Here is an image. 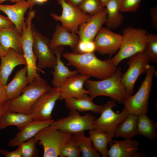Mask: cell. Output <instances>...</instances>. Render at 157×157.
<instances>
[{"label": "cell", "mask_w": 157, "mask_h": 157, "mask_svg": "<svg viewBox=\"0 0 157 157\" xmlns=\"http://www.w3.org/2000/svg\"><path fill=\"white\" fill-rule=\"evenodd\" d=\"M62 55L67 60V65L75 67L79 73L100 80L111 76L117 69L110 58L102 60L97 57L94 52L79 53L73 52Z\"/></svg>", "instance_id": "cell-1"}, {"label": "cell", "mask_w": 157, "mask_h": 157, "mask_svg": "<svg viewBox=\"0 0 157 157\" xmlns=\"http://www.w3.org/2000/svg\"><path fill=\"white\" fill-rule=\"evenodd\" d=\"M122 75L121 69L117 67L114 73L110 77L97 81L88 79L84 84L88 94L93 99L99 96H105L122 103L126 96L130 95L122 83Z\"/></svg>", "instance_id": "cell-2"}, {"label": "cell", "mask_w": 157, "mask_h": 157, "mask_svg": "<svg viewBox=\"0 0 157 157\" xmlns=\"http://www.w3.org/2000/svg\"><path fill=\"white\" fill-rule=\"evenodd\" d=\"M52 88L44 79L40 76L35 78L26 86L19 97L7 101L8 110L13 112L30 114L40 97Z\"/></svg>", "instance_id": "cell-3"}, {"label": "cell", "mask_w": 157, "mask_h": 157, "mask_svg": "<svg viewBox=\"0 0 157 157\" xmlns=\"http://www.w3.org/2000/svg\"><path fill=\"white\" fill-rule=\"evenodd\" d=\"M147 33L144 29L131 26L124 29L120 48L116 55L110 58L113 64L117 67L124 59L144 52L147 44Z\"/></svg>", "instance_id": "cell-4"}, {"label": "cell", "mask_w": 157, "mask_h": 157, "mask_svg": "<svg viewBox=\"0 0 157 157\" xmlns=\"http://www.w3.org/2000/svg\"><path fill=\"white\" fill-rule=\"evenodd\" d=\"M155 68L150 65L144 80L137 92L134 95H129L124 100V108L129 114L138 115L147 113L149 110V96L153 80L155 74Z\"/></svg>", "instance_id": "cell-5"}, {"label": "cell", "mask_w": 157, "mask_h": 157, "mask_svg": "<svg viewBox=\"0 0 157 157\" xmlns=\"http://www.w3.org/2000/svg\"><path fill=\"white\" fill-rule=\"evenodd\" d=\"M35 15V11L31 9L23 24L20 38L23 55L26 62L27 77L29 83L35 78L40 76L37 73L38 69L36 64L37 60L33 49V37L32 22Z\"/></svg>", "instance_id": "cell-6"}, {"label": "cell", "mask_w": 157, "mask_h": 157, "mask_svg": "<svg viewBox=\"0 0 157 157\" xmlns=\"http://www.w3.org/2000/svg\"><path fill=\"white\" fill-rule=\"evenodd\" d=\"M72 136L49 126L41 129L34 137L43 147V157H58Z\"/></svg>", "instance_id": "cell-7"}, {"label": "cell", "mask_w": 157, "mask_h": 157, "mask_svg": "<svg viewBox=\"0 0 157 157\" xmlns=\"http://www.w3.org/2000/svg\"><path fill=\"white\" fill-rule=\"evenodd\" d=\"M79 113L76 110L70 109L67 117L54 120L50 126L72 135L94 129L93 123L96 119L94 116L90 113L81 116Z\"/></svg>", "instance_id": "cell-8"}, {"label": "cell", "mask_w": 157, "mask_h": 157, "mask_svg": "<svg viewBox=\"0 0 157 157\" xmlns=\"http://www.w3.org/2000/svg\"><path fill=\"white\" fill-rule=\"evenodd\" d=\"M115 102L112 100L103 105L100 117L96 119L93 123L94 129L108 135L110 145L113 143V138L117 128L129 114L124 108L119 113L114 111L112 108L116 106Z\"/></svg>", "instance_id": "cell-9"}, {"label": "cell", "mask_w": 157, "mask_h": 157, "mask_svg": "<svg viewBox=\"0 0 157 157\" xmlns=\"http://www.w3.org/2000/svg\"><path fill=\"white\" fill-rule=\"evenodd\" d=\"M129 68L123 74L122 83L128 93L132 95L137 80L142 74H146L150 65V61L143 52L138 53L128 58Z\"/></svg>", "instance_id": "cell-10"}, {"label": "cell", "mask_w": 157, "mask_h": 157, "mask_svg": "<svg viewBox=\"0 0 157 157\" xmlns=\"http://www.w3.org/2000/svg\"><path fill=\"white\" fill-rule=\"evenodd\" d=\"M62 8L61 14L51 13L50 16L55 20L60 21L62 26L69 31L76 33L80 25L87 21L91 15L82 11L65 0H57Z\"/></svg>", "instance_id": "cell-11"}, {"label": "cell", "mask_w": 157, "mask_h": 157, "mask_svg": "<svg viewBox=\"0 0 157 157\" xmlns=\"http://www.w3.org/2000/svg\"><path fill=\"white\" fill-rule=\"evenodd\" d=\"M33 37V49L37 60L38 70L44 73L42 69L53 67L56 62L54 50L51 47L50 41L35 29L32 24Z\"/></svg>", "instance_id": "cell-12"}, {"label": "cell", "mask_w": 157, "mask_h": 157, "mask_svg": "<svg viewBox=\"0 0 157 157\" xmlns=\"http://www.w3.org/2000/svg\"><path fill=\"white\" fill-rule=\"evenodd\" d=\"M60 95V88L54 87L42 95L33 106L30 114L33 120L46 121L53 119L52 113Z\"/></svg>", "instance_id": "cell-13"}, {"label": "cell", "mask_w": 157, "mask_h": 157, "mask_svg": "<svg viewBox=\"0 0 157 157\" xmlns=\"http://www.w3.org/2000/svg\"><path fill=\"white\" fill-rule=\"evenodd\" d=\"M122 38L121 35L114 33L107 28L102 27L94 40L95 51L102 55L115 54L120 48Z\"/></svg>", "instance_id": "cell-14"}, {"label": "cell", "mask_w": 157, "mask_h": 157, "mask_svg": "<svg viewBox=\"0 0 157 157\" xmlns=\"http://www.w3.org/2000/svg\"><path fill=\"white\" fill-rule=\"evenodd\" d=\"M36 3L34 0H20L13 5L0 4V11L5 13L22 34L24 16L27 10Z\"/></svg>", "instance_id": "cell-15"}, {"label": "cell", "mask_w": 157, "mask_h": 157, "mask_svg": "<svg viewBox=\"0 0 157 157\" xmlns=\"http://www.w3.org/2000/svg\"><path fill=\"white\" fill-rule=\"evenodd\" d=\"M67 78L59 88L60 95L59 100L69 97L79 98L88 92L83 88L85 81L90 77L79 73Z\"/></svg>", "instance_id": "cell-16"}, {"label": "cell", "mask_w": 157, "mask_h": 157, "mask_svg": "<svg viewBox=\"0 0 157 157\" xmlns=\"http://www.w3.org/2000/svg\"><path fill=\"white\" fill-rule=\"evenodd\" d=\"M107 15L105 8L99 13L91 16L87 21L81 24L76 33L79 40L94 41L98 32L105 23Z\"/></svg>", "instance_id": "cell-17"}, {"label": "cell", "mask_w": 157, "mask_h": 157, "mask_svg": "<svg viewBox=\"0 0 157 157\" xmlns=\"http://www.w3.org/2000/svg\"><path fill=\"white\" fill-rule=\"evenodd\" d=\"M139 143L136 140L131 139L123 141L114 140L108 151L110 157H144V153L138 151Z\"/></svg>", "instance_id": "cell-18"}, {"label": "cell", "mask_w": 157, "mask_h": 157, "mask_svg": "<svg viewBox=\"0 0 157 157\" xmlns=\"http://www.w3.org/2000/svg\"><path fill=\"white\" fill-rule=\"evenodd\" d=\"M0 58V84L4 86L6 85L9 77L14 68L19 65H26V62L23 54L11 49Z\"/></svg>", "instance_id": "cell-19"}, {"label": "cell", "mask_w": 157, "mask_h": 157, "mask_svg": "<svg viewBox=\"0 0 157 157\" xmlns=\"http://www.w3.org/2000/svg\"><path fill=\"white\" fill-rule=\"evenodd\" d=\"M54 120H33L20 130L8 143L10 147H18L24 142L34 137L42 129L49 126Z\"/></svg>", "instance_id": "cell-20"}, {"label": "cell", "mask_w": 157, "mask_h": 157, "mask_svg": "<svg viewBox=\"0 0 157 157\" xmlns=\"http://www.w3.org/2000/svg\"><path fill=\"white\" fill-rule=\"evenodd\" d=\"M64 49L63 46L53 49L56 58V63L53 67L54 70L52 71L53 75L52 84L54 87L59 88L67 78L79 73L76 69L70 70L62 60L61 56Z\"/></svg>", "instance_id": "cell-21"}, {"label": "cell", "mask_w": 157, "mask_h": 157, "mask_svg": "<svg viewBox=\"0 0 157 157\" xmlns=\"http://www.w3.org/2000/svg\"><path fill=\"white\" fill-rule=\"evenodd\" d=\"M76 33L69 31L62 25L58 24L50 44L53 49L60 46H68L74 50L79 41V38Z\"/></svg>", "instance_id": "cell-22"}, {"label": "cell", "mask_w": 157, "mask_h": 157, "mask_svg": "<svg viewBox=\"0 0 157 157\" xmlns=\"http://www.w3.org/2000/svg\"><path fill=\"white\" fill-rule=\"evenodd\" d=\"M26 66L18 71L11 81L4 88L8 101L14 99L22 93L24 88L29 83L27 77Z\"/></svg>", "instance_id": "cell-23"}, {"label": "cell", "mask_w": 157, "mask_h": 157, "mask_svg": "<svg viewBox=\"0 0 157 157\" xmlns=\"http://www.w3.org/2000/svg\"><path fill=\"white\" fill-rule=\"evenodd\" d=\"M93 100L87 94L80 98L69 97L64 99L67 108L69 110H75L79 112L90 111L94 113H100L103 105L95 104Z\"/></svg>", "instance_id": "cell-24"}, {"label": "cell", "mask_w": 157, "mask_h": 157, "mask_svg": "<svg viewBox=\"0 0 157 157\" xmlns=\"http://www.w3.org/2000/svg\"><path fill=\"white\" fill-rule=\"evenodd\" d=\"M21 35L15 27L0 29V42L3 50L6 52L11 49L23 54L20 41Z\"/></svg>", "instance_id": "cell-25"}, {"label": "cell", "mask_w": 157, "mask_h": 157, "mask_svg": "<svg viewBox=\"0 0 157 157\" xmlns=\"http://www.w3.org/2000/svg\"><path fill=\"white\" fill-rule=\"evenodd\" d=\"M33 120L30 114L15 113L8 110L3 115L1 120V129L11 126H17L21 130Z\"/></svg>", "instance_id": "cell-26"}, {"label": "cell", "mask_w": 157, "mask_h": 157, "mask_svg": "<svg viewBox=\"0 0 157 157\" xmlns=\"http://www.w3.org/2000/svg\"><path fill=\"white\" fill-rule=\"evenodd\" d=\"M138 116L133 114H128L118 126L115 132L114 137L129 139H131L138 135Z\"/></svg>", "instance_id": "cell-27"}, {"label": "cell", "mask_w": 157, "mask_h": 157, "mask_svg": "<svg viewBox=\"0 0 157 157\" xmlns=\"http://www.w3.org/2000/svg\"><path fill=\"white\" fill-rule=\"evenodd\" d=\"M107 17L105 22L107 28L115 29L122 24L124 17L119 10V0H110L105 6Z\"/></svg>", "instance_id": "cell-28"}, {"label": "cell", "mask_w": 157, "mask_h": 157, "mask_svg": "<svg viewBox=\"0 0 157 157\" xmlns=\"http://www.w3.org/2000/svg\"><path fill=\"white\" fill-rule=\"evenodd\" d=\"M157 124L150 119L147 113L138 115L137 121L138 134L147 138L150 140H155L157 137Z\"/></svg>", "instance_id": "cell-29"}, {"label": "cell", "mask_w": 157, "mask_h": 157, "mask_svg": "<svg viewBox=\"0 0 157 157\" xmlns=\"http://www.w3.org/2000/svg\"><path fill=\"white\" fill-rule=\"evenodd\" d=\"M72 138L78 147L82 157H100V154L94 148L90 137H87L84 132L72 135Z\"/></svg>", "instance_id": "cell-30"}, {"label": "cell", "mask_w": 157, "mask_h": 157, "mask_svg": "<svg viewBox=\"0 0 157 157\" xmlns=\"http://www.w3.org/2000/svg\"><path fill=\"white\" fill-rule=\"evenodd\" d=\"M89 133L94 148L101 156L108 157L107 146L110 142L108 135L106 133L94 129L89 130Z\"/></svg>", "instance_id": "cell-31"}, {"label": "cell", "mask_w": 157, "mask_h": 157, "mask_svg": "<svg viewBox=\"0 0 157 157\" xmlns=\"http://www.w3.org/2000/svg\"><path fill=\"white\" fill-rule=\"evenodd\" d=\"M150 61L157 63V35L147 33V45L143 52Z\"/></svg>", "instance_id": "cell-32"}, {"label": "cell", "mask_w": 157, "mask_h": 157, "mask_svg": "<svg viewBox=\"0 0 157 157\" xmlns=\"http://www.w3.org/2000/svg\"><path fill=\"white\" fill-rule=\"evenodd\" d=\"M78 6L83 12L91 16L99 13L105 8L99 0H83Z\"/></svg>", "instance_id": "cell-33"}, {"label": "cell", "mask_w": 157, "mask_h": 157, "mask_svg": "<svg viewBox=\"0 0 157 157\" xmlns=\"http://www.w3.org/2000/svg\"><path fill=\"white\" fill-rule=\"evenodd\" d=\"M37 142L33 137L18 146V148L22 157H33L37 156L38 151L36 146Z\"/></svg>", "instance_id": "cell-34"}, {"label": "cell", "mask_w": 157, "mask_h": 157, "mask_svg": "<svg viewBox=\"0 0 157 157\" xmlns=\"http://www.w3.org/2000/svg\"><path fill=\"white\" fill-rule=\"evenodd\" d=\"M81 156V151L72 137L63 147L59 155L60 157H79Z\"/></svg>", "instance_id": "cell-35"}, {"label": "cell", "mask_w": 157, "mask_h": 157, "mask_svg": "<svg viewBox=\"0 0 157 157\" xmlns=\"http://www.w3.org/2000/svg\"><path fill=\"white\" fill-rule=\"evenodd\" d=\"M96 50L94 41L80 40L73 52L79 53H94Z\"/></svg>", "instance_id": "cell-36"}, {"label": "cell", "mask_w": 157, "mask_h": 157, "mask_svg": "<svg viewBox=\"0 0 157 157\" xmlns=\"http://www.w3.org/2000/svg\"><path fill=\"white\" fill-rule=\"evenodd\" d=\"M141 1L119 0L120 11L121 12H135L140 6Z\"/></svg>", "instance_id": "cell-37"}, {"label": "cell", "mask_w": 157, "mask_h": 157, "mask_svg": "<svg viewBox=\"0 0 157 157\" xmlns=\"http://www.w3.org/2000/svg\"><path fill=\"white\" fill-rule=\"evenodd\" d=\"M15 27L13 23L8 17L0 14V29H6Z\"/></svg>", "instance_id": "cell-38"}, {"label": "cell", "mask_w": 157, "mask_h": 157, "mask_svg": "<svg viewBox=\"0 0 157 157\" xmlns=\"http://www.w3.org/2000/svg\"><path fill=\"white\" fill-rule=\"evenodd\" d=\"M0 154L6 157H22L20 151L18 148L15 150L11 151L0 148Z\"/></svg>", "instance_id": "cell-39"}, {"label": "cell", "mask_w": 157, "mask_h": 157, "mask_svg": "<svg viewBox=\"0 0 157 157\" xmlns=\"http://www.w3.org/2000/svg\"><path fill=\"white\" fill-rule=\"evenodd\" d=\"M150 15L153 28L157 30V6H155L150 10Z\"/></svg>", "instance_id": "cell-40"}, {"label": "cell", "mask_w": 157, "mask_h": 157, "mask_svg": "<svg viewBox=\"0 0 157 157\" xmlns=\"http://www.w3.org/2000/svg\"><path fill=\"white\" fill-rule=\"evenodd\" d=\"M8 101L7 97L4 86L0 84V105Z\"/></svg>", "instance_id": "cell-41"}, {"label": "cell", "mask_w": 157, "mask_h": 157, "mask_svg": "<svg viewBox=\"0 0 157 157\" xmlns=\"http://www.w3.org/2000/svg\"><path fill=\"white\" fill-rule=\"evenodd\" d=\"M8 110V106L7 101L0 105V122L2 116L4 112Z\"/></svg>", "instance_id": "cell-42"}, {"label": "cell", "mask_w": 157, "mask_h": 157, "mask_svg": "<svg viewBox=\"0 0 157 157\" xmlns=\"http://www.w3.org/2000/svg\"><path fill=\"white\" fill-rule=\"evenodd\" d=\"M83 0H65L68 3L75 6H78Z\"/></svg>", "instance_id": "cell-43"}, {"label": "cell", "mask_w": 157, "mask_h": 157, "mask_svg": "<svg viewBox=\"0 0 157 157\" xmlns=\"http://www.w3.org/2000/svg\"><path fill=\"white\" fill-rule=\"evenodd\" d=\"M6 53L2 49L0 42V57L4 55Z\"/></svg>", "instance_id": "cell-44"}, {"label": "cell", "mask_w": 157, "mask_h": 157, "mask_svg": "<svg viewBox=\"0 0 157 157\" xmlns=\"http://www.w3.org/2000/svg\"><path fill=\"white\" fill-rule=\"evenodd\" d=\"M102 6L105 8L107 3L110 0H99Z\"/></svg>", "instance_id": "cell-45"}, {"label": "cell", "mask_w": 157, "mask_h": 157, "mask_svg": "<svg viewBox=\"0 0 157 157\" xmlns=\"http://www.w3.org/2000/svg\"><path fill=\"white\" fill-rule=\"evenodd\" d=\"M36 3H42L47 1L48 0H34Z\"/></svg>", "instance_id": "cell-46"}, {"label": "cell", "mask_w": 157, "mask_h": 157, "mask_svg": "<svg viewBox=\"0 0 157 157\" xmlns=\"http://www.w3.org/2000/svg\"><path fill=\"white\" fill-rule=\"evenodd\" d=\"M19 0H0V4H1L5 1H10L15 3Z\"/></svg>", "instance_id": "cell-47"}, {"label": "cell", "mask_w": 157, "mask_h": 157, "mask_svg": "<svg viewBox=\"0 0 157 157\" xmlns=\"http://www.w3.org/2000/svg\"><path fill=\"white\" fill-rule=\"evenodd\" d=\"M1 72L0 71V79H1Z\"/></svg>", "instance_id": "cell-48"}]
</instances>
